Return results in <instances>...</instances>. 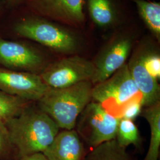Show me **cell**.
I'll return each mask as SVG.
<instances>
[{
    "instance_id": "3957f363",
    "label": "cell",
    "mask_w": 160,
    "mask_h": 160,
    "mask_svg": "<svg viewBox=\"0 0 160 160\" xmlns=\"http://www.w3.org/2000/svg\"><path fill=\"white\" fill-rule=\"evenodd\" d=\"M14 32L19 37L66 55H76L82 45L81 37L71 28L38 16L19 20Z\"/></svg>"
},
{
    "instance_id": "6da1fadb",
    "label": "cell",
    "mask_w": 160,
    "mask_h": 160,
    "mask_svg": "<svg viewBox=\"0 0 160 160\" xmlns=\"http://www.w3.org/2000/svg\"><path fill=\"white\" fill-rule=\"evenodd\" d=\"M4 123L16 160L29 155L43 153L60 129L49 115L33 103Z\"/></svg>"
},
{
    "instance_id": "7c38bea8",
    "label": "cell",
    "mask_w": 160,
    "mask_h": 160,
    "mask_svg": "<svg viewBox=\"0 0 160 160\" xmlns=\"http://www.w3.org/2000/svg\"><path fill=\"white\" fill-rule=\"evenodd\" d=\"M48 160H84L88 153L75 129L59 132L43 152Z\"/></svg>"
},
{
    "instance_id": "277c9868",
    "label": "cell",
    "mask_w": 160,
    "mask_h": 160,
    "mask_svg": "<svg viewBox=\"0 0 160 160\" xmlns=\"http://www.w3.org/2000/svg\"><path fill=\"white\" fill-rule=\"evenodd\" d=\"M92 101L99 103L109 113L121 118L124 109L142 97L132 78L127 63L108 78L93 85Z\"/></svg>"
},
{
    "instance_id": "ffe728a7",
    "label": "cell",
    "mask_w": 160,
    "mask_h": 160,
    "mask_svg": "<svg viewBox=\"0 0 160 160\" xmlns=\"http://www.w3.org/2000/svg\"><path fill=\"white\" fill-rule=\"evenodd\" d=\"M143 108L141 102H132L124 109L121 118L133 121L138 116L141 115Z\"/></svg>"
},
{
    "instance_id": "ac0fdd59",
    "label": "cell",
    "mask_w": 160,
    "mask_h": 160,
    "mask_svg": "<svg viewBox=\"0 0 160 160\" xmlns=\"http://www.w3.org/2000/svg\"><path fill=\"white\" fill-rule=\"evenodd\" d=\"M32 103L0 91V120L5 122L17 116Z\"/></svg>"
},
{
    "instance_id": "44dd1931",
    "label": "cell",
    "mask_w": 160,
    "mask_h": 160,
    "mask_svg": "<svg viewBox=\"0 0 160 160\" xmlns=\"http://www.w3.org/2000/svg\"><path fill=\"white\" fill-rule=\"evenodd\" d=\"M20 160H48L43 153L39 152L29 155L22 158Z\"/></svg>"
},
{
    "instance_id": "d6986e66",
    "label": "cell",
    "mask_w": 160,
    "mask_h": 160,
    "mask_svg": "<svg viewBox=\"0 0 160 160\" xmlns=\"http://www.w3.org/2000/svg\"><path fill=\"white\" fill-rule=\"evenodd\" d=\"M0 160H16L4 122L0 120Z\"/></svg>"
},
{
    "instance_id": "30bf717a",
    "label": "cell",
    "mask_w": 160,
    "mask_h": 160,
    "mask_svg": "<svg viewBox=\"0 0 160 160\" xmlns=\"http://www.w3.org/2000/svg\"><path fill=\"white\" fill-rule=\"evenodd\" d=\"M50 88L40 75L0 67V91L30 102H37Z\"/></svg>"
},
{
    "instance_id": "8fae6325",
    "label": "cell",
    "mask_w": 160,
    "mask_h": 160,
    "mask_svg": "<svg viewBox=\"0 0 160 160\" xmlns=\"http://www.w3.org/2000/svg\"><path fill=\"white\" fill-rule=\"evenodd\" d=\"M127 63L128 68L138 89L142 97L143 108L160 102V87L145 68L139 53L135 46Z\"/></svg>"
},
{
    "instance_id": "5bb4252c",
    "label": "cell",
    "mask_w": 160,
    "mask_h": 160,
    "mask_svg": "<svg viewBox=\"0 0 160 160\" xmlns=\"http://www.w3.org/2000/svg\"><path fill=\"white\" fill-rule=\"evenodd\" d=\"M89 16L96 26L108 28L118 20V12L112 0H87Z\"/></svg>"
},
{
    "instance_id": "ba28073f",
    "label": "cell",
    "mask_w": 160,
    "mask_h": 160,
    "mask_svg": "<svg viewBox=\"0 0 160 160\" xmlns=\"http://www.w3.org/2000/svg\"><path fill=\"white\" fill-rule=\"evenodd\" d=\"M36 16L71 28H82L86 23L84 0H27Z\"/></svg>"
},
{
    "instance_id": "9c48e42d",
    "label": "cell",
    "mask_w": 160,
    "mask_h": 160,
    "mask_svg": "<svg viewBox=\"0 0 160 160\" xmlns=\"http://www.w3.org/2000/svg\"><path fill=\"white\" fill-rule=\"evenodd\" d=\"M0 66L2 68L40 74L45 68V58L29 44L0 38Z\"/></svg>"
},
{
    "instance_id": "4fadbf2b",
    "label": "cell",
    "mask_w": 160,
    "mask_h": 160,
    "mask_svg": "<svg viewBox=\"0 0 160 160\" xmlns=\"http://www.w3.org/2000/svg\"><path fill=\"white\" fill-rule=\"evenodd\" d=\"M141 115L148 123L150 141L143 160H158L160 149V102L142 109Z\"/></svg>"
},
{
    "instance_id": "52a82bcc",
    "label": "cell",
    "mask_w": 160,
    "mask_h": 160,
    "mask_svg": "<svg viewBox=\"0 0 160 160\" xmlns=\"http://www.w3.org/2000/svg\"><path fill=\"white\" fill-rule=\"evenodd\" d=\"M94 73L92 61L72 55L48 65L39 75L49 88H63L83 81H92Z\"/></svg>"
},
{
    "instance_id": "9a60e30c",
    "label": "cell",
    "mask_w": 160,
    "mask_h": 160,
    "mask_svg": "<svg viewBox=\"0 0 160 160\" xmlns=\"http://www.w3.org/2000/svg\"><path fill=\"white\" fill-rule=\"evenodd\" d=\"M138 14L157 42H160V3L148 0H133Z\"/></svg>"
},
{
    "instance_id": "5b68a950",
    "label": "cell",
    "mask_w": 160,
    "mask_h": 160,
    "mask_svg": "<svg viewBox=\"0 0 160 160\" xmlns=\"http://www.w3.org/2000/svg\"><path fill=\"white\" fill-rule=\"evenodd\" d=\"M135 40L134 33L128 30L118 31L109 38L92 61L95 68L93 85L106 80L126 64Z\"/></svg>"
},
{
    "instance_id": "2e32d148",
    "label": "cell",
    "mask_w": 160,
    "mask_h": 160,
    "mask_svg": "<svg viewBox=\"0 0 160 160\" xmlns=\"http://www.w3.org/2000/svg\"><path fill=\"white\" fill-rule=\"evenodd\" d=\"M84 160H133L126 148L120 146L116 139L91 148Z\"/></svg>"
},
{
    "instance_id": "e0dca14e",
    "label": "cell",
    "mask_w": 160,
    "mask_h": 160,
    "mask_svg": "<svg viewBox=\"0 0 160 160\" xmlns=\"http://www.w3.org/2000/svg\"><path fill=\"white\" fill-rule=\"evenodd\" d=\"M115 139L120 146L125 148L131 145L139 146L141 137L134 122L120 118L117 127Z\"/></svg>"
},
{
    "instance_id": "7a4b0ae2",
    "label": "cell",
    "mask_w": 160,
    "mask_h": 160,
    "mask_svg": "<svg viewBox=\"0 0 160 160\" xmlns=\"http://www.w3.org/2000/svg\"><path fill=\"white\" fill-rule=\"evenodd\" d=\"M92 81H87L63 88H50L36 105L59 129H74L81 113L92 100Z\"/></svg>"
},
{
    "instance_id": "7402d4cb",
    "label": "cell",
    "mask_w": 160,
    "mask_h": 160,
    "mask_svg": "<svg viewBox=\"0 0 160 160\" xmlns=\"http://www.w3.org/2000/svg\"><path fill=\"white\" fill-rule=\"evenodd\" d=\"M24 1V0H7L8 4L10 6H12V7L19 5Z\"/></svg>"
},
{
    "instance_id": "8992f818",
    "label": "cell",
    "mask_w": 160,
    "mask_h": 160,
    "mask_svg": "<svg viewBox=\"0 0 160 160\" xmlns=\"http://www.w3.org/2000/svg\"><path fill=\"white\" fill-rule=\"evenodd\" d=\"M120 119L92 100L81 113L75 128L81 139L92 148L115 139Z\"/></svg>"
}]
</instances>
